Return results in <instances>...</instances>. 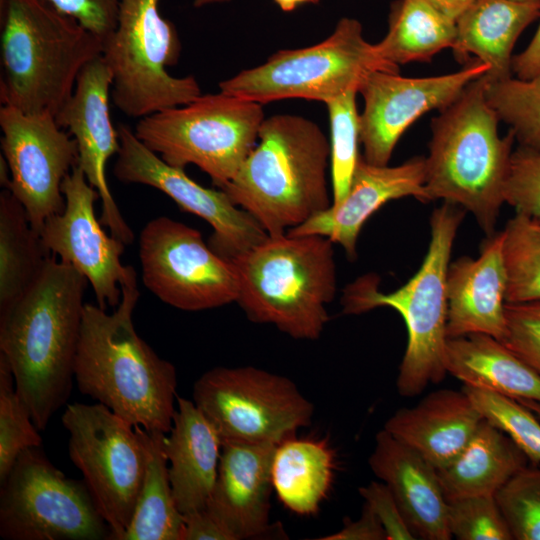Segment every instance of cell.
I'll list each match as a JSON object with an SVG mask.
<instances>
[{
    "mask_svg": "<svg viewBox=\"0 0 540 540\" xmlns=\"http://www.w3.org/2000/svg\"><path fill=\"white\" fill-rule=\"evenodd\" d=\"M85 283L73 266L50 255L27 292L0 315V355L40 431L72 389Z\"/></svg>",
    "mask_w": 540,
    "mask_h": 540,
    "instance_id": "cell-1",
    "label": "cell"
},
{
    "mask_svg": "<svg viewBox=\"0 0 540 540\" xmlns=\"http://www.w3.org/2000/svg\"><path fill=\"white\" fill-rule=\"evenodd\" d=\"M112 313L85 303L74 363L78 389L146 431L171 429L177 375L138 335L133 311L139 299L136 277L121 285Z\"/></svg>",
    "mask_w": 540,
    "mask_h": 540,
    "instance_id": "cell-2",
    "label": "cell"
},
{
    "mask_svg": "<svg viewBox=\"0 0 540 540\" xmlns=\"http://www.w3.org/2000/svg\"><path fill=\"white\" fill-rule=\"evenodd\" d=\"M258 140L220 189L268 236L285 234L332 205L330 142L315 122L293 114L265 117Z\"/></svg>",
    "mask_w": 540,
    "mask_h": 540,
    "instance_id": "cell-3",
    "label": "cell"
},
{
    "mask_svg": "<svg viewBox=\"0 0 540 540\" xmlns=\"http://www.w3.org/2000/svg\"><path fill=\"white\" fill-rule=\"evenodd\" d=\"M487 78L472 81L431 120L425 157L427 202L441 199L469 211L491 236L504 204L513 145L511 129L501 137L500 119L486 97Z\"/></svg>",
    "mask_w": 540,
    "mask_h": 540,
    "instance_id": "cell-4",
    "label": "cell"
},
{
    "mask_svg": "<svg viewBox=\"0 0 540 540\" xmlns=\"http://www.w3.org/2000/svg\"><path fill=\"white\" fill-rule=\"evenodd\" d=\"M103 41L43 0H0V100L56 116Z\"/></svg>",
    "mask_w": 540,
    "mask_h": 540,
    "instance_id": "cell-5",
    "label": "cell"
},
{
    "mask_svg": "<svg viewBox=\"0 0 540 540\" xmlns=\"http://www.w3.org/2000/svg\"><path fill=\"white\" fill-rule=\"evenodd\" d=\"M333 244L318 234L267 236L230 260L239 281L236 303L253 322L318 339L337 290Z\"/></svg>",
    "mask_w": 540,
    "mask_h": 540,
    "instance_id": "cell-6",
    "label": "cell"
},
{
    "mask_svg": "<svg viewBox=\"0 0 540 540\" xmlns=\"http://www.w3.org/2000/svg\"><path fill=\"white\" fill-rule=\"evenodd\" d=\"M465 210L443 202L430 217V242L425 258L407 283L393 292L378 290L373 275L348 285L341 300L345 314H359L377 307L396 310L407 328V346L396 379L401 396L413 397L447 374L446 277L453 243Z\"/></svg>",
    "mask_w": 540,
    "mask_h": 540,
    "instance_id": "cell-7",
    "label": "cell"
},
{
    "mask_svg": "<svg viewBox=\"0 0 540 540\" xmlns=\"http://www.w3.org/2000/svg\"><path fill=\"white\" fill-rule=\"evenodd\" d=\"M264 119L262 104L219 91L140 118L134 133L169 165H196L221 188L256 146Z\"/></svg>",
    "mask_w": 540,
    "mask_h": 540,
    "instance_id": "cell-8",
    "label": "cell"
},
{
    "mask_svg": "<svg viewBox=\"0 0 540 540\" xmlns=\"http://www.w3.org/2000/svg\"><path fill=\"white\" fill-rule=\"evenodd\" d=\"M399 72L363 36L362 25L342 18L313 46L280 50L263 64L219 83V90L260 104L300 98L324 103L359 89L374 71Z\"/></svg>",
    "mask_w": 540,
    "mask_h": 540,
    "instance_id": "cell-9",
    "label": "cell"
},
{
    "mask_svg": "<svg viewBox=\"0 0 540 540\" xmlns=\"http://www.w3.org/2000/svg\"><path fill=\"white\" fill-rule=\"evenodd\" d=\"M160 0H119L115 28L103 41L112 74L111 99L126 116L143 118L187 104L201 95L193 76L175 77L181 43L159 10Z\"/></svg>",
    "mask_w": 540,
    "mask_h": 540,
    "instance_id": "cell-10",
    "label": "cell"
},
{
    "mask_svg": "<svg viewBox=\"0 0 540 540\" xmlns=\"http://www.w3.org/2000/svg\"><path fill=\"white\" fill-rule=\"evenodd\" d=\"M61 421L69 434V457L109 526V540H121L146 472L145 430L98 402L66 405Z\"/></svg>",
    "mask_w": 540,
    "mask_h": 540,
    "instance_id": "cell-11",
    "label": "cell"
},
{
    "mask_svg": "<svg viewBox=\"0 0 540 540\" xmlns=\"http://www.w3.org/2000/svg\"><path fill=\"white\" fill-rule=\"evenodd\" d=\"M110 534L84 481L67 477L40 447L20 454L1 483L2 538L109 540Z\"/></svg>",
    "mask_w": 540,
    "mask_h": 540,
    "instance_id": "cell-12",
    "label": "cell"
},
{
    "mask_svg": "<svg viewBox=\"0 0 540 540\" xmlns=\"http://www.w3.org/2000/svg\"><path fill=\"white\" fill-rule=\"evenodd\" d=\"M193 401L221 441L278 444L309 426L314 413L290 379L253 366L208 370L194 384Z\"/></svg>",
    "mask_w": 540,
    "mask_h": 540,
    "instance_id": "cell-13",
    "label": "cell"
},
{
    "mask_svg": "<svg viewBox=\"0 0 540 540\" xmlns=\"http://www.w3.org/2000/svg\"><path fill=\"white\" fill-rule=\"evenodd\" d=\"M142 280L164 303L201 311L237 301L233 263L207 245L201 233L166 216L150 220L139 237Z\"/></svg>",
    "mask_w": 540,
    "mask_h": 540,
    "instance_id": "cell-14",
    "label": "cell"
},
{
    "mask_svg": "<svg viewBox=\"0 0 540 540\" xmlns=\"http://www.w3.org/2000/svg\"><path fill=\"white\" fill-rule=\"evenodd\" d=\"M1 148L8 165V189L24 207L38 233L51 216L63 211L62 183L77 164L73 137L50 114H27L0 108Z\"/></svg>",
    "mask_w": 540,
    "mask_h": 540,
    "instance_id": "cell-15",
    "label": "cell"
},
{
    "mask_svg": "<svg viewBox=\"0 0 540 540\" xmlns=\"http://www.w3.org/2000/svg\"><path fill=\"white\" fill-rule=\"evenodd\" d=\"M120 149L113 168L123 183L151 186L169 196L182 210L204 219L214 232L209 246L231 260L262 242L268 234L245 210L235 205L223 190L203 187L184 169L166 163L145 146L134 131L118 126Z\"/></svg>",
    "mask_w": 540,
    "mask_h": 540,
    "instance_id": "cell-16",
    "label": "cell"
},
{
    "mask_svg": "<svg viewBox=\"0 0 540 540\" xmlns=\"http://www.w3.org/2000/svg\"><path fill=\"white\" fill-rule=\"evenodd\" d=\"M489 66L479 60L462 69L439 76L403 77L399 72L374 71L359 93L364 107L360 113V139L366 161L388 165L403 133L421 116L451 105Z\"/></svg>",
    "mask_w": 540,
    "mask_h": 540,
    "instance_id": "cell-17",
    "label": "cell"
},
{
    "mask_svg": "<svg viewBox=\"0 0 540 540\" xmlns=\"http://www.w3.org/2000/svg\"><path fill=\"white\" fill-rule=\"evenodd\" d=\"M65 207L51 216L39 231L46 251L73 266L91 284L98 306L116 307L121 285L133 277V267L121 263L125 244L108 236L95 214L97 190L76 164L62 183Z\"/></svg>",
    "mask_w": 540,
    "mask_h": 540,
    "instance_id": "cell-18",
    "label": "cell"
},
{
    "mask_svg": "<svg viewBox=\"0 0 540 540\" xmlns=\"http://www.w3.org/2000/svg\"><path fill=\"white\" fill-rule=\"evenodd\" d=\"M112 74L102 56L79 74L73 93L55 116L57 124L75 140L77 165L100 197L101 223L125 245L134 234L123 218L108 186L106 165L120 149L118 129L111 120L109 100Z\"/></svg>",
    "mask_w": 540,
    "mask_h": 540,
    "instance_id": "cell-19",
    "label": "cell"
},
{
    "mask_svg": "<svg viewBox=\"0 0 540 540\" xmlns=\"http://www.w3.org/2000/svg\"><path fill=\"white\" fill-rule=\"evenodd\" d=\"M424 183L425 157L416 156L389 166L369 163L361 155L346 197L287 233L325 236L341 245L349 259H354L365 222L391 200L413 197L426 203Z\"/></svg>",
    "mask_w": 540,
    "mask_h": 540,
    "instance_id": "cell-20",
    "label": "cell"
},
{
    "mask_svg": "<svg viewBox=\"0 0 540 540\" xmlns=\"http://www.w3.org/2000/svg\"><path fill=\"white\" fill-rule=\"evenodd\" d=\"M221 442L218 474L206 508L237 540L262 536L270 529L277 444Z\"/></svg>",
    "mask_w": 540,
    "mask_h": 540,
    "instance_id": "cell-21",
    "label": "cell"
},
{
    "mask_svg": "<svg viewBox=\"0 0 540 540\" xmlns=\"http://www.w3.org/2000/svg\"><path fill=\"white\" fill-rule=\"evenodd\" d=\"M502 232L488 236L478 258L450 262L447 277V336L487 334L501 340L505 332L507 272Z\"/></svg>",
    "mask_w": 540,
    "mask_h": 540,
    "instance_id": "cell-22",
    "label": "cell"
},
{
    "mask_svg": "<svg viewBox=\"0 0 540 540\" xmlns=\"http://www.w3.org/2000/svg\"><path fill=\"white\" fill-rule=\"evenodd\" d=\"M369 466L393 494L416 539L449 540L448 502L437 469L421 454L382 429Z\"/></svg>",
    "mask_w": 540,
    "mask_h": 540,
    "instance_id": "cell-23",
    "label": "cell"
},
{
    "mask_svg": "<svg viewBox=\"0 0 540 540\" xmlns=\"http://www.w3.org/2000/svg\"><path fill=\"white\" fill-rule=\"evenodd\" d=\"M483 419L463 389H439L398 409L383 429L439 470L458 456Z\"/></svg>",
    "mask_w": 540,
    "mask_h": 540,
    "instance_id": "cell-24",
    "label": "cell"
},
{
    "mask_svg": "<svg viewBox=\"0 0 540 540\" xmlns=\"http://www.w3.org/2000/svg\"><path fill=\"white\" fill-rule=\"evenodd\" d=\"M163 451L173 497L182 515L203 510L211 497L219 467L221 438L194 401L177 397Z\"/></svg>",
    "mask_w": 540,
    "mask_h": 540,
    "instance_id": "cell-25",
    "label": "cell"
},
{
    "mask_svg": "<svg viewBox=\"0 0 540 540\" xmlns=\"http://www.w3.org/2000/svg\"><path fill=\"white\" fill-rule=\"evenodd\" d=\"M540 17V3L475 0L456 20L452 47L458 61L471 54L489 66L488 81L512 74L513 48L522 32Z\"/></svg>",
    "mask_w": 540,
    "mask_h": 540,
    "instance_id": "cell-26",
    "label": "cell"
},
{
    "mask_svg": "<svg viewBox=\"0 0 540 540\" xmlns=\"http://www.w3.org/2000/svg\"><path fill=\"white\" fill-rule=\"evenodd\" d=\"M445 366L464 385L540 404V375L490 335L448 338Z\"/></svg>",
    "mask_w": 540,
    "mask_h": 540,
    "instance_id": "cell-27",
    "label": "cell"
},
{
    "mask_svg": "<svg viewBox=\"0 0 540 540\" xmlns=\"http://www.w3.org/2000/svg\"><path fill=\"white\" fill-rule=\"evenodd\" d=\"M529 464L527 456L508 435L483 419L458 456L437 472L448 501L495 495L512 476Z\"/></svg>",
    "mask_w": 540,
    "mask_h": 540,
    "instance_id": "cell-28",
    "label": "cell"
},
{
    "mask_svg": "<svg viewBox=\"0 0 540 540\" xmlns=\"http://www.w3.org/2000/svg\"><path fill=\"white\" fill-rule=\"evenodd\" d=\"M335 455L325 440L297 439L278 443L272 462V483L280 502L298 515L315 514L334 476Z\"/></svg>",
    "mask_w": 540,
    "mask_h": 540,
    "instance_id": "cell-29",
    "label": "cell"
},
{
    "mask_svg": "<svg viewBox=\"0 0 540 540\" xmlns=\"http://www.w3.org/2000/svg\"><path fill=\"white\" fill-rule=\"evenodd\" d=\"M456 21L425 0H395L390 6L388 31L375 44L380 56L399 66L430 61L454 46Z\"/></svg>",
    "mask_w": 540,
    "mask_h": 540,
    "instance_id": "cell-30",
    "label": "cell"
},
{
    "mask_svg": "<svg viewBox=\"0 0 540 540\" xmlns=\"http://www.w3.org/2000/svg\"><path fill=\"white\" fill-rule=\"evenodd\" d=\"M49 256L22 204L3 188L0 194V315L27 292Z\"/></svg>",
    "mask_w": 540,
    "mask_h": 540,
    "instance_id": "cell-31",
    "label": "cell"
},
{
    "mask_svg": "<svg viewBox=\"0 0 540 540\" xmlns=\"http://www.w3.org/2000/svg\"><path fill=\"white\" fill-rule=\"evenodd\" d=\"M166 434L146 431L148 460L134 512L121 540H181L183 515L178 510L163 451Z\"/></svg>",
    "mask_w": 540,
    "mask_h": 540,
    "instance_id": "cell-32",
    "label": "cell"
},
{
    "mask_svg": "<svg viewBox=\"0 0 540 540\" xmlns=\"http://www.w3.org/2000/svg\"><path fill=\"white\" fill-rule=\"evenodd\" d=\"M507 272L506 303L540 300V223L519 213L501 231Z\"/></svg>",
    "mask_w": 540,
    "mask_h": 540,
    "instance_id": "cell-33",
    "label": "cell"
},
{
    "mask_svg": "<svg viewBox=\"0 0 540 540\" xmlns=\"http://www.w3.org/2000/svg\"><path fill=\"white\" fill-rule=\"evenodd\" d=\"M486 97L519 145L540 149V71L529 79H487Z\"/></svg>",
    "mask_w": 540,
    "mask_h": 540,
    "instance_id": "cell-34",
    "label": "cell"
},
{
    "mask_svg": "<svg viewBox=\"0 0 540 540\" xmlns=\"http://www.w3.org/2000/svg\"><path fill=\"white\" fill-rule=\"evenodd\" d=\"M357 93L358 91L351 90L325 103L330 122L332 205L340 203L346 197L361 156Z\"/></svg>",
    "mask_w": 540,
    "mask_h": 540,
    "instance_id": "cell-35",
    "label": "cell"
},
{
    "mask_svg": "<svg viewBox=\"0 0 540 540\" xmlns=\"http://www.w3.org/2000/svg\"><path fill=\"white\" fill-rule=\"evenodd\" d=\"M39 431L16 391L7 360L0 355V483L21 453L41 446Z\"/></svg>",
    "mask_w": 540,
    "mask_h": 540,
    "instance_id": "cell-36",
    "label": "cell"
},
{
    "mask_svg": "<svg viewBox=\"0 0 540 540\" xmlns=\"http://www.w3.org/2000/svg\"><path fill=\"white\" fill-rule=\"evenodd\" d=\"M462 389L484 419L508 435L531 465L540 464V423L529 408L513 398L485 389L467 385Z\"/></svg>",
    "mask_w": 540,
    "mask_h": 540,
    "instance_id": "cell-37",
    "label": "cell"
},
{
    "mask_svg": "<svg viewBox=\"0 0 540 540\" xmlns=\"http://www.w3.org/2000/svg\"><path fill=\"white\" fill-rule=\"evenodd\" d=\"M514 540H540V468L529 464L494 495Z\"/></svg>",
    "mask_w": 540,
    "mask_h": 540,
    "instance_id": "cell-38",
    "label": "cell"
},
{
    "mask_svg": "<svg viewBox=\"0 0 540 540\" xmlns=\"http://www.w3.org/2000/svg\"><path fill=\"white\" fill-rule=\"evenodd\" d=\"M447 523L459 540H513L494 495L448 500Z\"/></svg>",
    "mask_w": 540,
    "mask_h": 540,
    "instance_id": "cell-39",
    "label": "cell"
},
{
    "mask_svg": "<svg viewBox=\"0 0 540 540\" xmlns=\"http://www.w3.org/2000/svg\"><path fill=\"white\" fill-rule=\"evenodd\" d=\"M503 197L515 213L540 223V149L519 145L513 150Z\"/></svg>",
    "mask_w": 540,
    "mask_h": 540,
    "instance_id": "cell-40",
    "label": "cell"
},
{
    "mask_svg": "<svg viewBox=\"0 0 540 540\" xmlns=\"http://www.w3.org/2000/svg\"><path fill=\"white\" fill-rule=\"evenodd\" d=\"M505 319L499 341L540 375V300L506 303Z\"/></svg>",
    "mask_w": 540,
    "mask_h": 540,
    "instance_id": "cell-41",
    "label": "cell"
},
{
    "mask_svg": "<svg viewBox=\"0 0 540 540\" xmlns=\"http://www.w3.org/2000/svg\"><path fill=\"white\" fill-rule=\"evenodd\" d=\"M59 12L77 20L83 27L104 39L117 21L119 0H43Z\"/></svg>",
    "mask_w": 540,
    "mask_h": 540,
    "instance_id": "cell-42",
    "label": "cell"
},
{
    "mask_svg": "<svg viewBox=\"0 0 540 540\" xmlns=\"http://www.w3.org/2000/svg\"><path fill=\"white\" fill-rule=\"evenodd\" d=\"M359 493L381 522L387 540L416 539L386 484L373 481L360 487Z\"/></svg>",
    "mask_w": 540,
    "mask_h": 540,
    "instance_id": "cell-43",
    "label": "cell"
},
{
    "mask_svg": "<svg viewBox=\"0 0 540 540\" xmlns=\"http://www.w3.org/2000/svg\"><path fill=\"white\" fill-rule=\"evenodd\" d=\"M181 540H237L229 528L207 508L183 515Z\"/></svg>",
    "mask_w": 540,
    "mask_h": 540,
    "instance_id": "cell-44",
    "label": "cell"
},
{
    "mask_svg": "<svg viewBox=\"0 0 540 540\" xmlns=\"http://www.w3.org/2000/svg\"><path fill=\"white\" fill-rule=\"evenodd\" d=\"M322 540H387L386 532L372 509L364 504L358 520L345 521L337 532L321 537Z\"/></svg>",
    "mask_w": 540,
    "mask_h": 540,
    "instance_id": "cell-45",
    "label": "cell"
},
{
    "mask_svg": "<svg viewBox=\"0 0 540 540\" xmlns=\"http://www.w3.org/2000/svg\"><path fill=\"white\" fill-rule=\"evenodd\" d=\"M511 69L519 79H529L540 71V24L527 47L513 56Z\"/></svg>",
    "mask_w": 540,
    "mask_h": 540,
    "instance_id": "cell-46",
    "label": "cell"
},
{
    "mask_svg": "<svg viewBox=\"0 0 540 540\" xmlns=\"http://www.w3.org/2000/svg\"><path fill=\"white\" fill-rule=\"evenodd\" d=\"M434 8L457 20L475 0H425Z\"/></svg>",
    "mask_w": 540,
    "mask_h": 540,
    "instance_id": "cell-47",
    "label": "cell"
},
{
    "mask_svg": "<svg viewBox=\"0 0 540 540\" xmlns=\"http://www.w3.org/2000/svg\"><path fill=\"white\" fill-rule=\"evenodd\" d=\"M274 2L284 12L294 11L298 6L303 4H316L319 0H274Z\"/></svg>",
    "mask_w": 540,
    "mask_h": 540,
    "instance_id": "cell-48",
    "label": "cell"
},
{
    "mask_svg": "<svg viewBox=\"0 0 540 540\" xmlns=\"http://www.w3.org/2000/svg\"><path fill=\"white\" fill-rule=\"evenodd\" d=\"M230 0H194L195 7H202L210 4L225 3Z\"/></svg>",
    "mask_w": 540,
    "mask_h": 540,
    "instance_id": "cell-49",
    "label": "cell"
},
{
    "mask_svg": "<svg viewBox=\"0 0 540 540\" xmlns=\"http://www.w3.org/2000/svg\"><path fill=\"white\" fill-rule=\"evenodd\" d=\"M518 2L540 3V0H514Z\"/></svg>",
    "mask_w": 540,
    "mask_h": 540,
    "instance_id": "cell-50",
    "label": "cell"
},
{
    "mask_svg": "<svg viewBox=\"0 0 540 540\" xmlns=\"http://www.w3.org/2000/svg\"><path fill=\"white\" fill-rule=\"evenodd\" d=\"M536 413H537L538 415H540V407H538V408L536 409Z\"/></svg>",
    "mask_w": 540,
    "mask_h": 540,
    "instance_id": "cell-51",
    "label": "cell"
}]
</instances>
